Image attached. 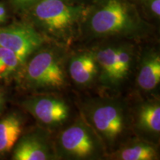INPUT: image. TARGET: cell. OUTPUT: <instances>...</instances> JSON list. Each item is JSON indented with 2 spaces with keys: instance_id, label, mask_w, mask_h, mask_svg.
<instances>
[{
  "instance_id": "cell-20",
  "label": "cell",
  "mask_w": 160,
  "mask_h": 160,
  "mask_svg": "<svg viewBox=\"0 0 160 160\" xmlns=\"http://www.w3.org/2000/svg\"><path fill=\"white\" fill-rule=\"evenodd\" d=\"M4 103V96L3 93H2V91H0V108H2Z\"/></svg>"
},
{
  "instance_id": "cell-6",
  "label": "cell",
  "mask_w": 160,
  "mask_h": 160,
  "mask_svg": "<svg viewBox=\"0 0 160 160\" xmlns=\"http://www.w3.org/2000/svg\"><path fill=\"white\" fill-rule=\"evenodd\" d=\"M25 109L48 131L60 127L70 117L67 102L57 95L42 93L33 95L23 102Z\"/></svg>"
},
{
  "instance_id": "cell-21",
  "label": "cell",
  "mask_w": 160,
  "mask_h": 160,
  "mask_svg": "<svg viewBox=\"0 0 160 160\" xmlns=\"http://www.w3.org/2000/svg\"><path fill=\"white\" fill-rule=\"evenodd\" d=\"M132 1L133 2H135L136 4H137V2H138V3H143L144 2H145L146 0H132Z\"/></svg>"
},
{
  "instance_id": "cell-18",
  "label": "cell",
  "mask_w": 160,
  "mask_h": 160,
  "mask_svg": "<svg viewBox=\"0 0 160 160\" xmlns=\"http://www.w3.org/2000/svg\"><path fill=\"white\" fill-rule=\"evenodd\" d=\"M7 18V11L5 7L2 4H0V24L5 22Z\"/></svg>"
},
{
  "instance_id": "cell-4",
  "label": "cell",
  "mask_w": 160,
  "mask_h": 160,
  "mask_svg": "<svg viewBox=\"0 0 160 160\" xmlns=\"http://www.w3.org/2000/svg\"><path fill=\"white\" fill-rule=\"evenodd\" d=\"M82 117L98 135L106 153L120 142L131 122L127 105L116 97H96L86 102Z\"/></svg>"
},
{
  "instance_id": "cell-17",
  "label": "cell",
  "mask_w": 160,
  "mask_h": 160,
  "mask_svg": "<svg viewBox=\"0 0 160 160\" xmlns=\"http://www.w3.org/2000/svg\"><path fill=\"white\" fill-rule=\"evenodd\" d=\"M40 0H13V3L21 9L28 10L30 8L37 4Z\"/></svg>"
},
{
  "instance_id": "cell-1",
  "label": "cell",
  "mask_w": 160,
  "mask_h": 160,
  "mask_svg": "<svg viewBox=\"0 0 160 160\" xmlns=\"http://www.w3.org/2000/svg\"><path fill=\"white\" fill-rule=\"evenodd\" d=\"M153 29L132 0H92L86 6L79 36L90 40L140 41L151 37Z\"/></svg>"
},
{
  "instance_id": "cell-12",
  "label": "cell",
  "mask_w": 160,
  "mask_h": 160,
  "mask_svg": "<svg viewBox=\"0 0 160 160\" xmlns=\"http://www.w3.org/2000/svg\"><path fill=\"white\" fill-rule=\"evenodd\" d=\"M137 85L144 92H151L160 82V55L157 50L145 51L139 59Z\"/></svg>"
},
{
  "instance_id": "cell-7",
  "label": "cell",
  "mask_w": 160,
  "mask_h": 160,
  "mask_svg": "<svg viewBox=\"0 0 160 160\" xmlns=\"http://www.w3.org/2000/svg\"><path fill=\"white\" fill-rule=\"evenodd\" d=\"M48 41L29 22L0 28V46L15 53L22 63Z\"/></svg>"
},
{
  "instance_id": "cell-19",
  "label": "cell",
  "mask_w": 160,
  "mask_h": 160,
  "mask_svg": "<svg viewBox=\"0 0 160 160\" xmlns=\"http://www.w3.org/2000/svg\"><path fill=\"white\" fill-rule=\"evenodd\" d=\"M64 1L68 2L69 3L72 4H78V5H88L90 2H91L92 0H64Z\"/></svg>"
},
{
  "instance_id": "cell-15",
  "label": "cell",
  "mask_w": 160,
  "mask_h": 160,
  "mask_svg": "<svg viewBox=\"0 0 160 160\" xmlns=\"http://www.w3.org/2000/svg\"><path fill=\"white\" fill-rule=\"evenodd\" d=\"M22 68L19 57L11 50L0 46V79H7Z\"/></svg>"
},
{
  "instance_id": "cell-2",
  "label": "cell",
  "mask_w": 160,
  "mask_h": 160,
  "mask_svg": "<svg viewBox=\"0 0 160 160\" xmlns=\"http://www.w3.org/2000/svg\"><path fill=\"white\" fill-rule=\"evenodd\" d=\"M86 6L64 0H40L27 10L28 22L47 41L67 46L79 37Z\"/></svg>"
},
{
  "instance_id": "cell-5",
  "label": "cell",
  "mask_w": 160,
  "mask_h": 160,
  "mask_svg": "<svg viewBox=\"0 0 160 160\" xmlns=\"http://www.w3.org/2000/svg\"><path fill=\"white\" fill-rule=\"evenodd\" d=\"M54 148L57 159H97L106 153L102 141L82 116L60 132Z\"/></svg>"
},
{
  "instance_id": "cell-14",
  "label": "cell",
  "mask_w": 160,
  "mask_h": 160,
  "mask_svg": "<svg viewBox=\"0 0 160 160\" xmlns=\"http://www.w3.org/2000/svg\"><path fill=\"white\" fill-rule=\"evenodd\" d=\"M23 131V119L17 113H11L0 120V154L13 148Z\"/></svg>"
},
{
  "instance_id": "cell-8",
  "label": "cell",
  "mask_w": 160,
  "mask_h": 160,
  "mask_svg": "<svg viewBox=\"0 0 160 160\" xmlns=\"http://www.w3.org/2000/svg\"><path fill=\"white\" fill-rule=\"evenodd\" d=\"M118 40H105L92 49L99 69L98 82L105 89L116 91L123 86L118 59Z\"/></svg>"
},
{
  "instance_id": "cell-3",
  "label": "cell",
  "mask_w": 160,
  "mask_h": 160,
  "mask_svg": "<svg viewBox=\"0 0 160 160\" xmlns=\"http://www.w3.org/2000/svg\"><path fill=\"white\" fill-rule=\"evenodd\" d=\"M68 57L65 46L46 42L22 65L24 85L37 91L64 88L67 84Z\"/></svg>"
},
{
  "instance_id": "cell-11",
  "label": "cell",
  "mask_w": 160,
  "mask_h": 160,
  "mask_svg": "<svg viewBox=\"0 0 160 160\" xmlns=\"http://www.w3.org/2000/svg\"><path fill=\"white\" fill-rule=\"evenodd\" d=\"M67 73L79 87H88L97 80L99 69L92 49L75 52L68 58Z\"/></svg>"
},
{
  "instance_id": "cell-13",
  "label": "cell",
  "mask_w": 160,
  "mask_h": 160,
  "mask_svg": "<svg viewBox=\"0 0 160 160\" xmlns=\"http://www.w3.org/2000/svg\"><path fill=\"white\" fill-rule=\"evenodd\" d=\"M117 160H157L159 159L157 145L153 142L138 138L121 144L108 155Z\"/></svg>"
},
{
  "instance_id": "cell-9",
  "label": "cell",
  "mask_w": 160,
  "mask_h": 160,
  "mask_svg": "<svg viewBox=\"0 0 160 160\" xmlns=\"http://www.w3.org/2000/svg\"><path fill=\"white\" fill-rule=\"evenodd\" d=\"M14 160L57 159L54 144L51 140L48 130L38 131L23 136L13 147Z\"/></svg>"
},
{
  "instance_id": "cell-16",
  "label": "cell",
  "mask_w": 160,
  "mask_h": 160,
  "mask_svg": "<svg viewBox=\"0 0 160 160\" xmlns=\"http://www.w3.org/2000/svg\"><path fill=\"white\" fill-rule=\"evenodd\" d=\"M145 7L146 13L152 19L159 20L160 17V0H146L142 3Z\"/></svg>"
},
{
  "instance_id": "cell-10",
  "label": "cell",
  "mask_w": 160,
  "mask_h": 160,
  "mask_svg": "<svg viewBox=\"0 0 160 160\" xmlns=\"http://www.w3.org/2000/svg\"><path fill=\"white\" fill-rule=\"evenodd\" d=\"M133 128L143 139L153 142L160 133V103L157 99L139 103L133 113Z\"/></svg>"
}]
</instances>
